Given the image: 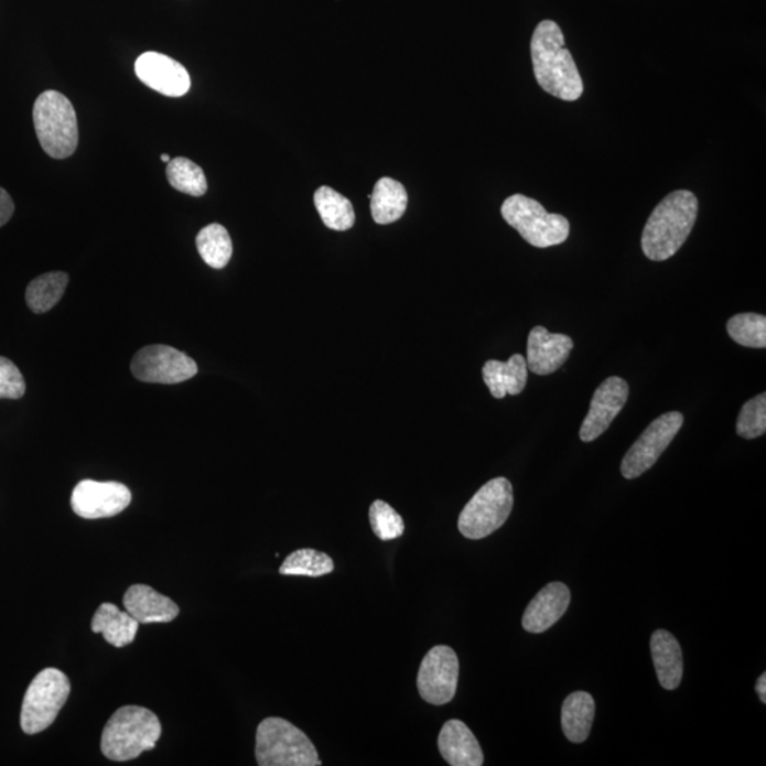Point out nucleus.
Listing matches in <instances>:
<instances>
[{
	"label": "nucleus",
	"instance_id": "f8f14e48",
	"mask_svg": "<svg viewBox=\"0 0 766 766\" xmlns=\"http://www.w3.org/2000/svg\"><path fill=\"white\" fill-rule=\"evenodd\" d=\"M131 501L130 488L117 482L83 481L72 494L73 511L86 520L118 516Z\"/></svg>",
	"mask_w": 766,
	"mask_h": 766
},
{
	"label": "nucleus",
	"instance_id": "72a5a7b5",
	"mask_svg": "<svg viewBox=\"0 0 766 766\" xmlns=\"http://www.w3.org/2000/svg\"><path fill=\"white\" fill-rule=\"evenodd\" d=\"M756 693H758L759 700L763 701V703H766V673L759 677L758 681H756Z\"/></svg>",
	"mask_w": 766,
	"mask_h": 766
},
{
	"label": "nucleus",
	"instance_id": "aec40b11",
	"mask_svg": "<svg viewBox=\"0 0 766 766\" xmlns=\"http://www.w3.org/2000/svg\"><path fill=\"white\" fill-rule=\"evenodd\" d=\"M657 679L666 690H676L683 679V651L670 632L656 630L650 639Z\"/></svg>",
	"mask_w": 766,
	"mask_h": 766
},
{
	"label": "nucleus",
	"instance_id": "9b49d317",
	"mask_svg": "<svg viewBox=\"0 0 766 766\" xmlns=\"http://www.w3.org/2000/svg\"><path fill=\"white\" fill-rule=\"evenodd\" d=\"M458 673L456 651L449 646H434L420 663L417 681L420 697L429 704H449L456 695Z\"/></svg>",
	"mask_w": 766,
	"mask_h": 766
},
{
	"label": "nucleus",
	"instance_id": "6ab92c4d",
	"mask_svg": "<svg viewBox=\"0 0 766 766\" xmlns=\"http://www.w3.org/2000/svg\"><path fill=\"white\" fill-rule=\"evenodd\" d=\"M483 379L494 398L503 399L507 395L516 397L527 385V359L521 354H514L507 363L487 360L483 367Z\"/></svg>",
	"mask_w": 766,
	"mask_h": 766
},
{
	"label": "nucleus",
	"instance_id": "1a4fd4ad",
	"mask_svg": "<svg viewBox=\"0 0 766 766\" xmlns=\"http://www.w3.org/2000/svg\"><path fill=\"white\" fill-rule=\"evenodd\" d=\"M684 417L680 412L661 414L636 440L622 462V474L627 481L640 477L655 466L657 460L670 446L677 433L683 427Z\"/></svg>",
	"mask_w": 766,
	"mask_h": 766
},
{
	"label": "nucleus",
	"instance_id": "2eb2a0df",
	"mask_svg": "<svg viewBox=\"0 0 766 766\" xmlns=\"http://www.w3.org/2000/svg\"><path fill=\"white\" fill-rule=\"evenodd\" d=\"M573 341L563 334H551L546 327H533L528 335L527 367L536 375H551L567 363Z\"/></svg>",
	"mask_w": 766,
	"mask_h": 766
},
{
	"label": "nucleus",
	"instance_id": "6e6552de",
	"mask_svg": "<svg viewBox=\"0 0 766 766\" xmlns=\"http://www.w3.org/2000/svg\"><path fill=\"white\" fill-rule=\"evenodd\" d=\"M71 691V680L62 670L48 667L34 677L22 704L23 733L34 735L47 730L56 721Z\"/></svg>",
	"mask_w": 766,
	"mask_h": 766
},
{
	"label": "nucleus",
	"instance_id": "0eeeda50",
	"mask_svg": "<svg viewBox=\"0 0 766 766\" xmlns=\"http://www.w3.org/2000/svg\"><path fill=\"white\" fill-rule=\"evenodd\" d=\"M513 506L511 483L504 477L493 478L463 508L458 517V531L468 540H483L506 524Z\"/></svg>",
	"mask_w": 766,
	"mask_h": 766
},
{
	"label": "nucleus",
	"instance_id": "c756f323",
	"mask_svg": "<svg viewBox=\"0 0 766 766\" xmlns=\"http://www.w3.org/2000/svg\"><path fill=\"white\" fill-rule=\"evenodd\" d=\"M369 522L375 536L382 541H392L403 536L404 522L388 503L377 500L369 508Z\"/></svg>",
	"mask_w": 766,
	"mask_h": 766
},
{
	"label": "nucleus",
	"instance_id": "c85d7f7f",
	"mask_svg": "<svg viewBox=\"0 0 766 766\" xmlns=\"http://www.w3.org/2000/svg\"><path fill=\"white\" fill-rule=\"evenodd\" d=\"M730 337L736 344L748 348L766 347V317L765 315L745 313L736 314L726 324Z\"/></svg>",
	"mask_w": 766,
	"mask_h": 766
},
{
	"label": "nucleus",
	"instance_id": "423d86ee",
	"mask_svg": "<svg viewBox=\"0 0 766 766\" xmlns=\"http://www.w3.org/2000/svg\"><path fill=\"white\" fill-rule=\"evenodd\" d=\"M501 215L522 239L538 249L562 245L570 237L567 217L548 214L540 202L524 195H513L504 201Z\"/></svg>",
	"mask_w": 766,
	"mask_h": 766
},
{
	"label": "nucleus",
	"instance_id": "f704fd0d",
	"mask_svg": "<svg viewBox=\"0 0 766 766\" xmlns=\"http://www.w3.org/2000/svg\"><path fill=\"white\" fill-rule=\"evenodd\" d=\"M161 160L166 162V164H168V162L171 161V158H170V155H166V153H164V155H161Z\"/></svg>",
	"mask_w": 766,
	"mask_h": 766
},
{
	"label": "nucleus",
	"instance_id": "2f4dec72",
	"mask_svg": "<svg viewBox=\"0 0 766 766\" xmlns=\"http://www.w3.org/2000/svg\"><path fill=\"white\" fill-rule=\"evenodd\" d=\"M26 392L21 370L11 359L0 357V399H21Z\"/></svg>",
	"mask_w": 766,
	"mask_h": 766
},
{
	"label": "nucleus",
	"instance_id": "b1692460",
	"mask_svg": "<svg viewBox=\"0 0 766 766\" xmlns=\"http://www.w3.org/2000/svg\"><path fill=\"white\" fill-rule=\"evenodd\" d=\"M321 220L328 229L344 231L355 224L354 206L347 197L330 186H321L314 195Z\"/></svg>",
	"mask_w": 766,
	"mask_h": 766
},
{
	"label": "nucleus",
	"instance_id": "cd10ccee",
	"mask_svg": "<svg viewBox=\"0 0 766 766\" xmlns=\"http://www.w3.org/2000/svg\"><path fill=\"white\" fill-rule=\"evenodd\" d=\"M168 181L174 190L182 194L199 197L207 191V182L204 170L187 158H175L166 165Z\"/></svg>",
	"mask_w": 766,
	"mask_h": 766
},
{
	"label": "nucleus",
	"instance_id": "f257e3e1",
	"mask_svg": "<svg viewBox=\"0 0 766 766\" xmlns=\"http://www.w3.org/2000/svg\"><path fill=\"white\" fill-rule=\"evenodd\" d=\"M531 58L533 74L543 91L563 101L580 100L582 77L555 22L543 21L533 31Z\"/></svg>",
	"mask_w": 766,
	"mask_h": 766
},
{
	"label": "nucleus",
	"instance_id": "393cba45",
	"mask_svg": "<svg viewBox=\"0 0 766 766\" xmlns=\"http://www.w3.org/2000/svg\"><path fill=\"white\" fill-rule=\"evenodd\" d=\"M196 247L205 263L216 270L224 269L234 255L229 231L219 224L204 227L196 236Z\"/></svg>",
	"mask_w": 766,
	"mask_h": 766
},
{
	"label": "nucleus",
	"instance_id": "a878e982",
	"mask_svg": "<svg viewBox=\"0 0 766 766\" xmlns=\"http://www.w3.org/2000/svg\"><path fill=\"white\" fill-rule=\"evenodd\" d=\"M68 284V274L63 271L43 274L28 285L26 301L34 314H44L62 300Z\"/></svg>",
	"mask_w": 766,
	"mask_h": 766
},
{
	"label": "nucleus",
	"instance_id": "dca6fc26",
	"mask_svg": "<svg viewBox=\"0 0 766 766\" xmlns=\"http://www.w3.org/2000/svg\"><path fill=\"white\" fill-rule=\"evenodd\" d=\"M571 603V591L565 583L551 582L542 587L527 606L522 627L528 634H543L561 619Z\"/></svg>",
	"mask_w": 766,
	"mask_h": 766
},
{
	"label": "nucleus",
	"instance_id": "5701e85b",
	"mask_svg": "<svg viewBox=\"0 0 766 766\" xmlns=\"http://www.w3.org/2000/svg\"><path fill=\"white\" fill-rule=\"evenodd\" d=\"M408 207V194L404 186L392 177H382L370 195V212L378 225L393 224L403 216Z\"/></svg>",
	"mask_w": 766,
	"mask_h": 766
},
{
	"label": "nucleus",
	"instance_id": "f03ea898",
	"mask_svg": "<svg viewBox=\"0 0 766 766\" xmlns=\"http://www.w3.org/2000/svg\"><path fill=\"white\" fill-rule=\"evenodd\" d=\"M699 214L693 192L676 191L656 206L641 235V250L647 259L665 261L673 257L689 239Z\"/></svg>",
	"mask_w": 766,
	"mask_h": 766
},
{
	"label": "nucleus",
	"instance_id": "4468645a",
	"mask_svg": "<svg viewBox=\"0 0 766 766\" xmlns=\"http://www.w3.org/2000/svg\"><path fill=\"white\" fill-rule=\"evenodd\" d=\"M136 73L145 86L166 97H182L191 90L190 73L181 63L165 54H141L136 62Z\"/></svg>",
	"mask_w": 766,
	"mask_h": 766
},
{
	"label": "nucleus",
	"instance_id": "20e7f679",
	"mask_svg": "<svg viewBox=\"0 0 766 766\" xmlns=\"http://www.w3.org/2000/svg\"><path fill=\"white\" fill-rule=\"evenodd\" d=\"M256 760L260 766L321 765L309 736L280 716H269L257 726Z\"/></svg>",
	"mask_w": 766,
	"mask_h": 766
},
{
	"label": "nucleus",
	"instance_id": "4be33fe9",
	"mask_svg": "<svg viewBox=\"0 0 766 766\" xmlns=\"http://www.w3.org/2000/svg\"><path fill=\"white\" fill-rule=\"evenodd\" d=\"M595 700L585 691H575L568 695L562 704L561 724L563 734L571 743H585L595 720Z\"/></svg>",
	"mask_w": 766,
	"mask_h": 766
},
{
	"label": "nucleus",
	"instance_id": "473e14b6",
	"mask_svg": "<svg viewBox=\"0 0 766 766\" xmlns=\"http://www.w3.org/2000/svg\"><path fill=\"white\" fill-rule=\"evenodd\" d=\"M14 212V204L11 195L3 187H0V227L11 220Z\"/></svg>",
	"mask_w": 766,
	"mask_h": 766
},
{
	"label": "nucleus",
	"instance_id": "f3484780",
	"mask_svg": "<svg viewBox=\"0 0 766 766\" xmlns=\"http://www.w3.org/2000/svg\"><path fill=\"white\" fill-rule=\"evenodd\" d=\"M123 606L140 625L170 624L180 616V606L171 597L140 583L128 587Z\"/></svg>",
	"mask_w": 766,
	"mask_h": 766
},
{
	"label": "nucleus",
	"instance_id": "ddd939ff",
	"mask_svg": "<svg viewBox=\"0 0 766 766\" xmlns=\"http://www.w3.org/2000/svg\"><path fill=\"white\" fill-rule=\"evenodd\" d=\"M629 398V385L625 379L611 377L600 385L593 393L590 412L583 420L580 438L590 443L609 429L613 420L625 408Z\"/></svg>",
	"mask_w": 766,
	"mask_h": 766
},
{
	"label": "nucleus",
	"instance_id": "a211bd4d",
	"mask_svg": "<svg viewBox=\"0 0 766 766\" xmlns=\"http://www.w3.org/2000/svg\"><path fill=\"white\" fill-rule=\"evenodd\" d=\"M438 745L440 754L449 765L482 766L484 764L482 746L463 721H447L440 731Z\"/></svg>",
	"mask_w": 766,
	"mask_h": 766
},
{
	"label": "nucleus",
	"instance_id": "bb28decb",
	"mask_svg": "<svg viewBox=\"0 0 766 766\" xmlns=\"http://www.w3.org/2000/svg\"><path fill=\"white\" fill-rule=\"evenodd\" d=\"M334 571V561L327 553L311 548L290 553L281 563L280 573L287 576L320 578Z\"/></svg>",
	"mask_w": 766,
	"mask_h": 766
},
{
	"label": "nucleus",
	"instance_id": "7ed1b4c3",
	"mask_svg": "<svg viewBox=\"0 0 766 766\" xmlns=\"http://www.w3.org/2000/svg\"><path fill=\"white\" fill-rule=\"evenodd\" d=\"M161 734V721L151 710L140 705L121 706L104 726L101 751L106 758L126 763L155 748Z\"/></svg>",
	"mask_w": 766,
	"mask_h": 766
},
{
	"label": "nucleus",
	"instance_id": "412c9836",
	"mask_svg": "<svg viewBox=\"0 0 766 766\" xmlns=\"http://www.w3.org/2000/svg\"><path fill=\"white\" fill-rule=\"evenodd\" d=\"M140 624L130 613L120 611L114 603H103L94 613L91 630L101 634L104 639L114 647H126L136 640Z\"/></svg>",
	"mask_w": 766,
	"mask_h": 766
},
{
	"label": "nucleus",
	"instance_id": "9d476101",
	"mask_svg": "<svg viewBox=\"0 0 766 766\" xmlns=\"http://www.w3.org/2000/svg\"><path fill=\"white\" fill-rule=\"evenodd\" d=\"M131 373L142 382L174 385L194 378L197 365L181 350L168 345H150L132 358Z\"/></svg>",
	"mask_w": 766,
	"mask_h": 766
},
{
	"label": "nucleus",
	"instance_id": "7c9ffc66",
	"mask_svg": "<svg viewBox=\"0 0 766 766\" xmlns=\"http://www.w3.org/2000/svg\"><path fill=\"white\" fill-rule=\"evenodd\" d=\"M766 432V395H756L741 409L736 433L738 436L753 440L764 436Z\"/></svg>",
	"mask_w": 766,
	"mask_h": 766
},
{
	"label": "nucleus",
	"instance_id": "39448f33",
	"mask_svg": "<svg viewBox=\"0 0 766 766\" xmlns=\"http://www.w3.org/2000/svg\"><path fill=\"white\" fill-rule=\"evenodd\" d=\"M39 142L54 160L72 157L78 145L77 116L73 104L58 91H44L33 107Z\"/></svg>",
	"mask_w": 766,
	"mask_h": 766
}]
</instances>
